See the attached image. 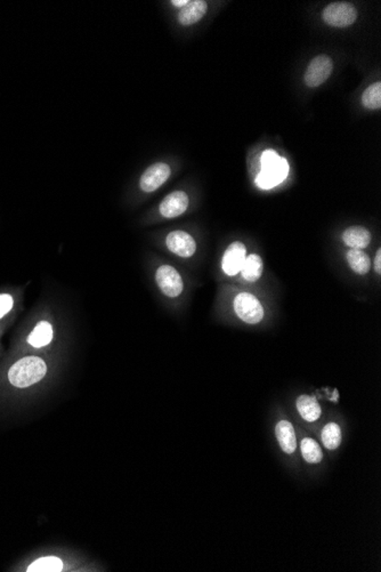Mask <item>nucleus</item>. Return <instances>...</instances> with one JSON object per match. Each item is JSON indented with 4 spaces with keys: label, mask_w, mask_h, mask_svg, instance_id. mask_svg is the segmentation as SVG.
Instances as JSON below:
<instances>
[{
    "label": "nucleus",
    "mask_w": 381,
    "mask_h": 572,
    "mask_svg": "<svg viewBox=\"0 0 381 572\" xmlns=\"http://www.w3.org/2000/svg\"><path fill=\"white\" fill-rule=\"evenodd\" d=\"M289 174V163L274 150H267L262 156V172L256 184L263 190H269L283 182Z\"/></svg>",
    "instance_id": "f03ea898"
},
{
    "label": "nucleus",
    "mask_w": 381,
    "mask_h": 572,
    "mask_svg": "<svg viewBox=\"0 0 381 572\" xmlns=\"http://www.w3.org/2000/svg\"><path fill=\"white\" fill-rule=\"evenodd\" d=\"M62 560L55 556H46V558L38 559L28 566L27 571L29 572H59L62 571Z\"/></svg>",
    "instance_id": "aec40b11"
},
{
    "label": "nucleus",
    "mask_w": 381,
    "mask_h": 572,
    "mask_svg": "<svg viewBox=\"0 0 381 572\" xmlns=\"http://www.w3.org/2000/svg\"><path fill=\"white\" fill-rule=\"evenodd\" d=\"M165 246L178 257L189 258L197 252L194 238L185 231H172L165 237Z\"/></svg>",
    "instance_id": "6e6552de"
},
{
    "label": "nucleus",
    "mask_w": 381,
    "mask_h": 572,
    "mask_svg": "<svg viewBox=\"0 0 381 572\" xmlns=\"http://www.w3.org/2000/svg\"><path fill=\"white\" fill-rule=\"evenodd\" d=\"M172 4L175 7H180L182 9L183 7L187 6V4H189V0H172Z\"/></svg>",
    "instance_id": "b1692460"
},
{
    "label": "nucleus",
    "mask_w": 381,
    "mask_h": 572,
    "mask_svg": "<svg viewBox=\"0 0 381 572\" xmlns=\"http://www.w3.org/2000/svg\"><path fill=\"white\" fill-rule=\"evenodd\" d=\"M375 272L380 274L381 273V250H377V254L375 256Z\"/></svg>",
    "instance_id": "5701e85b"
},
{
    "label": "nucleus",
    "mask_w": 381,
    "mask_h": 572,
    "mask_svg": "<svg viewBox=\"0 0 381 572\" xmlns=\"http://www.w3.org/2000/svg\"><path fill=\"white\" fill-rule=\"evenodd\" d=\"M334 69V62L328 55L314 57L305 72L304 79L310 87H319L328 81Z\"/></svg>",
    "instance_id": "0eeeda50"
},
{
    "label": "nucleus",
    "mask_w": 381,
    "mask_h": 572,
    "mask_svg": "<svg viewBox=\"0 0 381 572\" xmlns=\"http://www.w3.org/2000/svg\"><path fill=\"white\" fill-rule=\"evenodd\" d=\"M47 374V366L38 356H25L15 362L8 371V380L18 389L35 385Z\"/></svg>",
    "instance_id": "f257e3e1"
},
{
    "label": "nucleus",
    "mask_w": 381,
    "mask_h": 572,
    "mask_svg": "<svg viewBox=\"0 0 381 572\" xmlns=\"http://www.w3.org/2000/svg\"><path fill=\"white\" fill-rule=\"evenodd\" d=\"M13 304L14 300L9 293H0V319L12 310Z\"/></svg>",
    "instance_id": "4be33fe9"
},
{
    "label": "nucleus",
    "mask_w": 381,
    "mask_h": 572,
    "mask_svg": "<svg viewBox=\"0 0 381 572\" xmlns=\"http://www.w3.org/2000/svg\"><path fill=\"white\" fill-rule=\"evenodd\" d=\"M245 257H247V247L245 246V243L240 241L230 243L223 255L222 270L225 274L230 276H237L242 269Z\"/></svg>",
    "instance_id": "1a4fd4ad"
},
{
    "label": "nucleus",
    "mask_w": 381,
    "mask_h": 572,
    "mask_svg": "<svg viewBox=\"0 0 381 572\" xmlns=\"http://www.w3.org/2000/svg\"><path fill=\"white\" fill-rule=\"evenodd\" d=\"M54 329L47 321L39 322L28 337V343L35 349H42L53 341Z\"/></svg>",
    "instance_id": "dca6fc26"
},
{
    "label": "nucleus",
    "mask_w": 381,
    "mask_h": 572,
    "mask_svg": "<svg viewBox=\"0 0 381 572\" xmlns=\"http://www.w3.org/2000/svg\"><path fill=\"white\" fill-rule=\"evenodd\" d=\"M263 271L264 263L262 257L257 254H250L245 257L242 269L240 272L242 274V278L245 281L256 282L260 279Z\"/></svg>",
    "instance_id": "a211bd4d"
},
{
    "label": "nucleus",
    "mask_w": 381,
    "mask_h": 572,
    "mask_svg": "<svg viewBox=\"0 0 381 572\" xmlns=\"http://www.w3.org/2000/svg\"><path fill=\"white\" fill-rule=\"evenodd\" d=\"M274 432L281 450L283 451L284 454H295L298 447V441L293 423L288 419H281L275 425Z\"/></svg>",
    "instance_id": "9b49d317"
},
{
    "label": "nucleus",
    "mask_w": 381,
    "mask_h": 572,
    "mask_svg": "<svg viewBox=\"0 0 381 572\" xmlns=\"http://www.w3.org/2000/svg\"><path fill=\"white\" fill-rule=\"evenodd\" d=\"M343 241L351 250H365L371 243V233L363 226H351L344 232Z\"/></svg>",
    "instance_id": "4468645a"
},
{
    "label": "nucleus",
    "mask_w": 381,
    "mask_h": 572,
    "mask_svg": "<svg viewBox=\"0 0 381 572\" xmlns=\"http://www.w3.org/2000/svg\"><path fill=\"white\" fill-rule=\"evenodd\" d=\"M172 175V168L168 163H156L145 169L139 178V187L145 193H152L163 187Z\"/></svg>",
    "instance_id": "423d86ee"
},
{
    "label": "nucleus",
    "mask_w": 381,
    "mask_h": 572,
    "mask_svg": "<svg viewBox=\"0 0 381 572\" xmlns=\"http://www.w3.org/2000/svg\"><path fill=\"white\" fill-rule=\"evenodd\" d=\"M303 460L310 465H317L323 460V450L317 440L310 436H304L299 443Z\"/></svg>",
    "instance_id": "2eb2a0df"
},
{
    "label": "nucleus",
    "mask_w": 381,
    "mask_h": 572,
    "mask_svg": "<svg viewBox=\"0 0 381 572\" xmlns=\"http://www.w3.org/2000/svg\"><path fill=\"white\" fill-rule=\"evenodd\" d=\"M156 281L160 291L169 298H176L184 291V282L180 272L172 265H161L156 272Z\"/></svg>",
    "instance_id": "39448f33"
},
{
    "label": "nucleus",
    "mask_w": 381,
    "mask_h": 572,
    "mask_svg": "<svg viewBox=\"0 0 381 572\" xmlns=\"http://www.w3.org/2000/svg\"><path fill=\"white\" fill-rule=\"evenodd\" d=\"M233 308L240 320L248 325H257L263 320L265 315L263 305L257 297L247 291L239 293L234 297Z\"/></svg>",
    "instance_id": "7ed1b4c3"
},
{
    "label": "nucleus",
    "mask_w": 381,
    "mask_h": 572,
    "mask_svg": "<svg viewBox=\"0 0 381 572\" xmlns=\"http://www.w3.org/2000/svg\"><path fill=\"white\" fill-rule=\"evenodd\" d=\"M321 442L327 450H337L343 442V431L340 425L334 421L325 424L321 430Z\"/></svg>",
    "instance_id": "f3484780"
},
{
    "label": "nucleus",
    "mask_w": 381,
    "mask_h": 572,
    "mask_svg": "<svg viewBox=\"0 0 381 572\" xmlns=\"http://www.w3.org/2000/svg\"><path fill=\"white\" fill-rule=\"evenodd\" d=\"M346 258H347L349 267L355 273H358L360 276L369 273L370 269H371V259L363 250H348Z\"/></svg>",
    "instance_id": "6ab92c4d"
},
{
    "label": "nucleus",
    "mask_w": 381,
    "mask_h": 572,
    "mask_svg": "<svg viewBox=\"0 0 381 572\" xmlns=\"http://www.w3.org/2000/svg\"><path fill=\"white\" fill-rule=\"evenodd\" d=\"M207 9L208 4L204 0L189 1L187 6L183 7L178 13V22L184 27L198 23L207 13Z\"/></svg>",
    "instance_id": "ddd939ff"
},
{
    "label": "nucleus",
    "mask_w": 381,
    "mask_h": 572,
    "mask_svg": "<svg viewBox=\"0 0 381 572\" xmlns=\"http://www.w3.org/2000/svg\"><path fill=\"white\" fill-rule=\"evenodd\" d=\"M295 408L299 416L307 423H315L321 419L322 408L320 406L317 397L312 395H300L295 401Z\"/></svg>",
    "instance_id": "f8f14e48"
},
{
    "label": "nucleus",
    "mask_w": 381,
    "mask_h": 572,
    "mask_svg": "<svg viewBox=\"0 0 381 572\" xmlns=\"http://www.w3.org/2000/svg\"><path fill=\"white\" fill-rule=\"evenodd\" d=\"M189 206V198L184 191H174L169 193L168 196L163 199L159 206V211L161 216L165 218H176V217L183 215L187 211Z\"/></svg>",
    "instance_id": "9d476101"
},
{
    "label": "nucleus",
    "mask_w": 381,
    "mask_h": 572,
    "mask_svg": "<svg viewBox=\"0 0 381 572\" xmlns=\"http://www.w3.org/2000/svg\"><path fill=\"white\" fill-rule=\"evenodd\" d=\"M362 103L370 110H378L381 107V83H375L364 91Z\"/></svg>",
    "instance_id": "412c9836"
},
{
    "label": "nucleus",
    "mask_w": 381,
    "mask_h": 572,
    "mask_svg": "<svg viewBox=\"0 0 381 572\" xmlns=\"http://www.w3.org/2000/svg\"><path fill=\"white\" fill-rule=\"evenodd\" d=\"M322 18L331 27H349L356 21L358 11L351 3H332L323 9Z\"/></svg>",
    "instance_id": "20e7f679"
}]
</instances>
